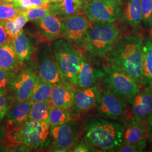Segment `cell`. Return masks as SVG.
Wrapping results in <instances>:
<instances>
[{"instance_id":"6da1fadb","label":"cell","mask_w":152,"mask_h":152,"mask_svg":"<svg viewBox=\"0 0 152 152\" xmlns=\"http://www.w3.org/2000/svg\"><path fill=\"white\" fill-rule=\"evenodd\" d=\"M143 39L138 34H130L120 38L106 56L108 64L119 68L141 83Z\"/></svg>"},{"instance_id":"7a4b0ae2","label":"cell","mask_w":152,"mask_h":152,"mask_svg":"<svg viewBox=\"0 0 152 152\" xmlns=\"http://www.w3.org/2000/svg\"><path fill=\"white\" fill-rule=\"evenodd\" d=\"M49 135V123L28 120L6 131L5 136L2 141L9 150L21 147L39 149L48 145Z\"/></svg>"},{"instance_id":"3957f363","label":"cell","mask_w":152,"mask_h":152,"mask_svg":"<svg viewBox=\"0 0 152 152\" xmlns=\"http://www.w3.org/2000/svg\"><path fill=\"white\" fill-rule=\"evenodd\" d=\"M124 128V125L118 122L94 119L85 127V139L91 147L101 151H116L123 143Z\"/></svg>"},{"instance_id":"277c9868","label":"cell","mask_w":152,"mask_h":152,"mask_svg":"<svg viewBox=\"0 0 152 152\" xmlns=\"http://www.w3.org/2000/svg\"><path fill=\"white\" fill-rule=\"evenodd\" d=\"M119 29L113 23L94 22L81 43L89 54L99 58H105L120 38Z\"/></svg>"},{"instance_id":"5b68a950","label":"cell","mask_w":152,"mask_h":152,"mask_svg":"<svg viewBox=\"0 0 152 152\" xmlns=\"http://www.w3.org/2000/svg\"><path fill=\"white\" fill-rule=\"evenodd\" d=\"M51 48L62 81L76 85L77 74L83 56L81 52L71 41L64 37L54 40Z\"/></svg>"},{"instance_id":"8992f818","label":"cell","mask_w":152,"mask_h":152,"mask_svg":"<svg viewBox=\"0 0 152 152\" xmlns=\"http://www.w3.org/2000/svg\"><path fill=\"white\" fill-rule=\"evenodd\" d=\"M104 83L108 88L121 98L129 99L140 91L139 83L119 68L108 64L104 67Z\"/></svg>"},{"instance_id":"52a82bcc","label":"cell","mask_w":152,"mask_h":152,"mask_svg":"<svg viewBox=\"0 0 152 152\" xmlns=\"http://www.w3.org/2000/svg\"><path fill=\"white\" fill-rule=\"evenodd\" d=\"M35 56L39 76L53 85L62 81L51 46L46 41H41L35 49Z\"/></svg>"},{"instance_id":"ba28073f","label":"cell","mask_w":152,"mask_h":152,"mask_svg":"<svg viewBox=\"0 0 152 152\" xmlns=\"http://www.w3.org/2000/svg\"><path fill=\"white\" fill-rule=\"evenodd\" d=\"M120 4L110 0H85L82 11L91 22L113 23L119 18Z\"/></svg>"},{"instance_id":"9c48e42d","label":"cell","mask_w":152,"mask_h":152,"mask_svg":"<svg viewBox=\"0 0 152 152\" xmlns=\"http://www.w3.org/2000/svg\"><path fill=\"white\" fill-rule=\"evenodd\" d=\"M124 100L107 88L100 93L99 101L96 106L98 114L103 118L112 120L125 118L128 109Z\"/></svg>"},{"instance_id":"30bf717a","label":"cell","mask_w":152,"mask_h":152,"mask_svg":"<svg viewBox=\"0 0 152 152\" xmlns=\"http://www.w3.org/2000/svg\"><path fill=\"white\" fill-rule=\"evenodd\" d=\"M53 141L52 152H68L78 140V131L74 122H68L50 128Z\"/></svg>"},{"instance_id":"8fae6325","label":"cell","mask_w":152,"mask_h":152,"mask_svg":"<svg viewBox=\"0 0 152 152\" xmlns=\"http://www.w3.org/2000/svg\"><path fill=\"white\" fill-rule=\"evenodd\" d=\"M60 19L62 25V37L77 43H81L91 26V22L83 12Z\"/></svg>"},{"instance_id":"7c38bea8","label":"cell","mask_w":152,"mask_h":152,"mask_svg":"<svg viewBox=\"0 0 152 152\" xmlns=\"http://www.w3.org/2000/svg\"><path fill=\"white\" fill-rule=\"evenodd\" d=\"M134 117L147 126H152V88L145 87L128 99Z\"/></svg>"},{"instance_id":"4fadbf2b","label":"cell","mask_w":152,"mask_h":152,"mask_svg":"<svg viewBox=\"0 0 152 152\" xmlns=\"http://www.w3.org/2000/svg\"><path fill=\"white\" fill-rule=\"evenodd\" d=\"M41 41H53L61 36L62 25L60 18L51 12L42 18L32 21Z\"/></svg>"},{"instance_id":"5bb4252c","label":"cell","mask_w":152,"mask_h":152,"mask_svg":"<svg viewBox=\"0 0 152 152\" xmlns=\"http://www.w3.org/2000/svg\"><path fill=\"white\" fill-rule=\"evenodd\" d=\"M36 77L35 72L30 66L18 73L12 91L17 103L30 100Z\"/></svg>"},{"instance_id":"9a60e30c","label":"cell","mask_w":152,"mask_h":152,"mask_svg":"<svg viewBox=\"0 0 152 152\" xmlns=\"http://www.w3.org/2000/svg\"><path fill=\"white\" fill-rule=\"evenodd\" d=\"M100 90L96 86L78 88L75 92L73 107L78 112H85L96 107L100 97Z\"/></svg>"},{"instance_id":"2e32d148","label":"cell","mask_w":152,"mask_h":152,"mask_svg":"<svg viewBox=\"0 0 152 152\" xmlns=\"http://www.w3.org/2000/svg\"><path fill=\"white\" fill-rule=\"evenodd\" d=\"M73 85L61 81L53 86L50 103L60 108H71L73 103L75 90Z\"/></svg>"},{"instance_id":"e0dca14e","label":"cell","mask_w":152,"mask_h":152,"mask_svg":"<svg viewBox=\"0 0 152 152\" xmlns=\"http://www.w3.org/2000/svg\"><path fill=\"white\" fill-rule=\"evenodd\" d=\"M148 128V126L134 117L129 119L124 125L122 144H135L147 141L149 135Z\"/></svg>"},{"instance_id":"ac0fdd59","label":"cell","mask_w":152,"mask_h":152,"mask_svg":"<svg viewBox=\"0 0 152 152\" xmlns=\"http://www.w3.org/2000/svg\"><path fill=\"white\" fill-rule=\"evenodd\" d=\"M33 103L31 100H28L18 103L10 109L6 117L5 130L15 127L28 121Z\"/></svg>"},{"instance_id":"d6986e66","label":"cell","mask_w":152,"mask_h":152,"mask_svg":"<svg viewBox=\"0 0 152 152\" xmlns=\"http://www.w3.org/2000/svg\"><path fill=\"white\" fill-rule=\"evenodd\" d=\"M104 73L95 68L82 56L80 68L77 74L76 85L81 88L93 86L98 78L104 77Z\"/></svg>"},{"instance_id":"ffe728a7","label":"cell","mask_w":152,"mask_h":152,"mask_svg":"<svg viewBox=\"0 0 152 152\" xmlns=\"http://www.w3.org/2000/svg\"><path fill=\"white\" fill-rule=\"evenodd\" d=\"M12 42L20 64H23L31 60L36 48L31 38L24 33V31H22L12 38Z\"/></svg>"},{"instance_id":"44dd1931","label":"cell","mask_w":152,"mask_h":152,"mask_svg":"<svg viewBox=\"0 0 152 152\" xmlns=\"http://www.w3.org/2000/svg\"><path fill=\"white\" fill-rule=\"evenodd\" d=\"M85 0H60L51 2L49 9L51 14L63 18L71 16L80 12H83V6Z\"/></svg>"},{"instance_id":"7402d4cb","label":"cell","mask_w":152,"mask_h":152,"mask_svg":"<svg viewBox=\"0 0 152 152\" xmlns=\"http://www.w3.org/2000/svg\"><path fill=\"white\" fill-rule=\"evenodd\" d=\"M141 83L152 88V39L149 37L143 40Z\"/></svg>"},{"instance_id":"603a6c76","label":"cell","mask_w":152,"mask_h":152,"mask_svg":"<svg viewBox=\"0 0 152 152\" xmlns=\"http://www.w3.org/2000/svg\"><path fill=\"white\" fill-rule=\"evenodd\" d=\"M19 64L12 42L0 46V69L16 71Z\"/></svg>"},{"instance_id":"cb8c5ba5","label":"cell","mask_w":152,"mask_h":152,"mask_svg":"<svg viewBox=\"0 0 152 152\" xmlns=\"http://www.w3.org/2000/svg\"><path fill=\"white\" fill-rule=\"evenodd\" d=\"M124 18L131 27L136 29L141 27V0H128L125 9Z\"/></svg>"},{"instance_id":"d4e9b609","label":"cell","mask_w":152,"mask_h":152,"mask_svg":"<svg viewBox=\"0 0 152 152\" xmlns=\"http://www.w3.org/2000/svg\"><path fill=\"white\" fill-rule=\"evenodd\" d=\"M53 86L50 83L45 80L41 76H37L30 100L33 103L38 101L50 102Z\"/></svg>"},{"instance_id":"484cf974","label":"cell","mask_w":152,"mask_h":152,"mask_svg":"<svg viewBox=\"0 0 152 152\" xmlns=\"http://www.w3.org/2000/svg\"><path fill=\"white\" fill-rule=\"evenodd\" d=\"M50 103L46 101H38L33 103L28 120L45 122L49 124Z\"/></svg>"},{"instance_id":"4316f807","label":"cell","mask_w":152,"mask_h":152,"mask_svg":"<svg viewBox=\"0 0 152 152\" xmlns=\"http://www.w3.org/2000/svg\"><path fill=\"white\" fill-rule=\"evenodd\" d=\"M71 121V113L68 109L57 108L50 104L49 111L50 128L62 125Z\"/></svg>"},{"instance_id":"83f0119b","label":"cell","mask_w":152,"mask_h":152,"mask_svg":"<svg viewBox=\"0 0 152 152\" xmlns=\"http://www.w3.org/2000/svg\"><path fill=\"white\" fill-rule=\"evenodd\" d=\"M17 75L16 71L0 69V94H10L12 92Z\"/></svg>"},{"instance_id":"f1b7e54d","label":"cell","mask_w":152,"mask_h":152,"mask_svg":"<svg viewBox=\"0 0 152 152\" xmlns=\"http://www.w3.org/2000/svg\"><path fill=\"white\" fill-rule=\"evenodd\" d=\"M22 10L12 3L0 0V20L13 19L22 13Z\"/></svg>"},{"instance_id":"f546056e","label":"cell","mask_w":152,"mask_h":152,"mask_svg":"<svg viewBox=\"0 0 152 152\" xmlns=\"http://www.w3.org/2000/svg\"><path fill=\"white\" fill-rule=\"evenodd\" d=\"M51 2V0H14L11 3L24 10L33 7L49 6Z\"/></svg>"},{"instance_id":"4dcf8cb0","label":"cell","mask_w":152,"mask_h":152,"mask_svg":"<svg viewBox=\"0 0 152 152\" xmlns=\"http://www.w3.org/2000/svg\"><path fill=\"white\" fill-rule=\"evenodd\" d=\"M50 13L49 6L30 8L22 11V14L27 18L28 22L40 19Z\"/></svg>"},{"instance_id":"1f68e13d","label":"cell","mask_w":152,"mask_h":152,"mask_svg":"<svg viewBox=\"0 0 152 152\" xmlns=\"http://www.w3.org/2000/svg\"><path fill=\"white\" fill-rule=\"evenodd\" d=\"M147 147V141H142L135 144H122L116 151L120 152H140L144 151Z\"/></svg>"},{"instance_id":"d6a6232c","label":"cell","mask_w":152,"mask_h":152,"mask_svg":"<svg viewBox=\"0 0 152 152\" xmlns=\"http://www.w3.org/2000/svg\"><path fill=\"white\" fill-rule=\"evenodd\" d=\"M12 97L10 94H0V122L11 107Z\"/></svg>"},{"instance_id":"836d02e7","label":"cell","mask_w":152,"mask_h":152,"mask_svg":"<svg viewBox=\"0 0 152 152\" xmlns=\"http://www.w3.org/2000/svg\"><path fill=\"white\" fill-rule=\"evenodd\" d=\"M152 10V0H141L142 24L145 28L148 24Z\"/></svg>"},{"instance_id":"e575fe53","label":"cell","mask_w":152,"mask_h":152,"mask_svg":"<svg viewBox=\"0 0 152 152\" xmlns=\"http://www.w3.org/2000/svg\"><path fill=\"white\" fill-rule=\"evenodd\" d=\"M2 22L8 36L12 40V38L15 37L17 34L21 32L18 30L14 19L2 21Z\"/></svg>"},{"instance_id":"d590c367","label":"cell","mask_w":152,"mask_h":152,"mask_svg":"<svg viewBox=\"0 0 152 152\" xmlns=\"http://www.w3.org/2000/svg\"><path fill=\"white\" fill-rule=\"evenodd\" d=\"M72 152H87L92 151V147L87 141H83L75 144L72 148Z\"/></svg>"},{"instance_id":"8d00e7d4","label":"cell","mask_w":152,"mask_h":152,"mask_svg":"<svg viewBox=\"0 0 152 152\" xmlns=\"http://www.w3.org/2000/svg\"><path fill=\"white\" fill-rule=\"evenodd\" d=\"M10 42H12V39L8 36L2 22L0 20V46Z\"/></svg>"},{"instance_id":"74e56055","label":"cell","mask_w":152,"mask_h":152,"mask_svg":"<svg viewBox=\"0 0 152 152\" xmlns=\"http://www.w3.org/2000/svg\"><path fill=\"white\" fill-rule=\"evenodd\" d=\"M13 19L15 23L19 32H22V31H23V28L24 27L25 25L28 22L27 18L22 13Z\"/></svg>"},{"instance_id":"f35d334b","label":"cell","mask_w":152,"mask_h":152,"mask_svg":"<svg viewBox=\"0 0 152 152\" xmlns=\"http://www.w3.org/2000/svg\"><path fill=\"white\" fill-rule=\"evenodd\" d=\"M6 135V130L5 127L1 125L0 122V142L2 141Z\"/></svg>"},{"instance_id":"ab89813d","label":"cell","mask_w":152,"mask_h":152,"mask_svg":"<svg viewBox=\"0 0 152 152\" xmlns=\"http://www.w3.org/2000/svg\"><path fill=\"white\" fill-rule=\"evenodd\" d=\"M150 29L151 31H152V10L150 15V17L149 19V21H148V27Z\"/></svg>"},{"instance_id":"60d3db41","label":"cell","mask_w":152,"mask_h":152,"mask_svg":"<svg viewBox=\"0 0 152 152\" xmlns=\"http://www.w3.org/2000/svg\"><path fill=\"white\" fill-rule=\"evenodd\" d=\"M110 1H113L114 2H116V3H118L120 4V2L122 1V0H110Z\"/></svg>"},{"instance_id":"b9f144b4","label":"cell","mask_w":152,"mask_h":152,"mask_svg":"<svg viewBox=\"0 0 152 152\" xmlns=\"http://www.w3.org/2000/svg\"><path fill=\"white\" fill-rule=\"evenodd\" d=\"M1 1H4V2H9V3H11V2H12L14 0H1Z\"/></svg>"},{"instance_id":"7bdbcfd3","label":"cell","mask_w":152,"mask_h":152,"mask_svg":"<svg viewBox=\"0 0 152 152\" xmlns=\"http://www.w3.org/2000/svg\"><path fill=\"white\" fill-rule=\"evenodd\" d=\"M60 1V0H51L52 2H56V1Z\"/></svg>"},{"instance_id":"ee69618b","label":"cell","mask_w":152,"mask_h":152,"mask_svg":"<svg viewBox=\"0 0 152 152\" xmlns=\"http://www.w3.org/2000/svg\"><path fill=\"white\" fill-rule=\"evenodd\" d=\"M151 38L152 39V31H151Z\"/></svg>"}]
</instances>
